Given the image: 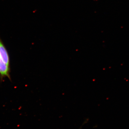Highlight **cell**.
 Returning <instances> with one entry per match:
<instances>
[{"mask_svg":"<svg viewBox=\"0 0 129 129\" xmlns=\"http://www.w3.org/2000/svg\"><path fill=\"white\" fill-rule=\"evenodd\" d=\"M10 68L9 66L4 62L0 56V75L1 78L8 77L10 79Z\"/></svg>","mask_w":129,"mask_h":129,"instance_id":"obj_1","label":"cell"},{"mask_svg":"<svg viewBox=\"0 0 129 129\" xmlns=\"http://www.w3.org/2000/svg\"><path fill=\"white\" fill-rule=\"evenodd\" d=\"M0 56L2 58L4 62L7 65L9 66L10 59H9V54L6 48L1 39H0Z\"/></svg>","mask_w":129,"mask_h":129,"instance_id":"obj_2","label":"cell"}]
</instances>
